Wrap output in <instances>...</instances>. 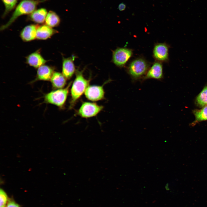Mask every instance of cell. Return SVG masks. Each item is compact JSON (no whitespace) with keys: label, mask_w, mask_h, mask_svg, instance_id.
I'll use <instances>...</instances> for the list:
<instances>
[{"label":"cell","mask_w":207,"mask_h":207,"mask_svg":"<svg viewBox=\"0 0 207 207\" xmlns=\"http://www.w3.org/2000/svg\"><path fill=\"white\" fill-rule=\"evenodd\" d=\"M85 69L81 71L77 69L76 72V77L70 90V108L74 106L89 86L90 79H86L84 77L83 72Z\"/></svg>","instance_id":"7a4b0ae2"},{"label":"cell","mask_w":207,"mask_h":207,"mask_svg":"<svg viewBox=\"0 0 207 207\" xmlns=\"http://www.w3.org/2000/svg\"><path fill=\"white\" fill-rule=\"evenodd\" d=\"M133 50L126 47H118L112 51V61L117 66L122 68L126 66L132 57Z\"/></svg>","instance_id":"5b68a950"},{"label":"cell","mask_w":207,"mask_h":207,"mask_svg":"<svg viewBox=\"0 0 207 207\" xmlns=\"http://www.w3.org/2000/svg\"><path fill=\"white\" fill-rule=\"evenodd\" d=\"M71 83L70 82L64 88L53 91L46 94L44 97V102L62 108L66 101Z\"/></svg>","instance_id":"277c9868"},{"label":"cell","mask_w":207,"mask_h":207,"mask_svg":"<svg viewBox=\"0 0 207 207\" xmlns=\"http://www.w3.org/2000/svg\"><path fill=\"white\" fill-rule=\"evenodd\" d=\"M163 78L162 63L155 61L141 81L143 82L146 80L150 79L162 80Z\"/></svg>","instance_id":"ba28073f"},{"label":"cell","mask_w":207,"mask_h":207,"mask_svg":"<svg viewBox=\"0 0 207 207\" xmlns=\"http://www.w3.org/2000/svg\"><path fill=\"white\" fill-rule=\"evenodd\" d=\"M57 32V31L52 27L46 25H43L37 28L36 38L38 39L45 40Z\"/></svg>","instance_id":"5bb4252c"},{"label":"cell","mask_w":207,"mask_h":207,"mask_svg":"<svg viewBox=\"0 0 207 207\" xmlns=\"http://www.w3.org/2000/svg\"><path fill=\"white\" fill-rule=\"evenodd\" d=\"M76 57L74 55L67 58L63 57L62 74L66 79H70L76 72L74 62Z\"/></svg>","instance_id":"30bf717a"},{"label":"cell","mask_w":207,"mask_h":207,"mask_svg":"<svg viewBox=\"0 0 207 207\" xmlns=\"http://www.w3.org/2000/svg\"><path fill=\"white\" fill-rule=\"evenodd\" d=\"M126 7L125 4L123 3H120L118 5V9L120 11H122L125 10Z\"/></svg>","instance_id":"603a6c76"},{"label":"cell","mask_w":207,"mask_h":207,"mask_svg":"<svg viewBox=\"0 0 207 207\" xmlns=\"http://www.w3.org/2000/svg\"><path fill=\"white\" fill-rule=\"evenodd\" d=\"M26 61L29 65L35 68H39L47 61L37 52L33 53L28 56Z\"/></svg>","instance_id":"4fadbf2b"},{"label":"cell","mask_w":207,"mask_h":207,"mask_svg":"<svg viewBox=\"0 0 207 207\" xmlns=\"http://www.w3.org/2000/svg\"><path fill=\"white\" fill-rule=\"evenodd\" d=\"M38 26L31 24L25 26L21 31L20 35L21 39L25 41H29L36 38Z\"/></svg>","instance_id":"8fae6325"},{"label":"cell","mask_w":207,"mask_h":207,"mask_svg":"<svg viewBox=\"0 0 207 207\" xmlns=\"http://www.w3.org/2000/svg\"><path fill=\"white\" fill-rule=\"evenodd\" d=\"M103 108V106L95 103L85 102L81 104L77 113L82 118H90L96 116L102 110Z\"/></svg>","instance_id":"8992f818"},{"label":"cell","mask_w":207,"mask_h":207,"mask_svg":"<svg viewBox=\"0 0 207 207\" xmlns=\"http://www.w3.org/2000/svg\"><path fill=\"white\" fill-rule=\"evenodd\" d=\"M192 113L195 119L190 124L191 126H194L202 122L207 121V106L200 109H195L192 111Z\"/></svg>","instance_id":"2e32d148"},{"label":"cell","mask_w":207,"mask_h":207,"mask_svg":"<svg viewBox=\"0 0 207 207\" xmlns=\"http://www.w3.org/2000/svg\"><path fill=\"white\" fill-rule=\"evenodd\" d=\"M5 7V10L2 17H4L15 7L18 0H1Z\"/></svg>","instance_id":"ffe728a7"},{"label":"cell","mask_w":207,"mask_h":207,"mask_svg":"<svg viewBox=\"0 0 207 207\" xmlns=\"http://www.w3.org/2000/svg\"><path fill=\"white\" fill-rule=\"evenodd\" d=\"M54 72L53 69L51 67L43 65L38 68L36 77L34 81L39 80H49Z\"/></svg>","instance_id":"7c38bea8"},{"label":"cell","mask_w":207,"mask_h":207,"mask_svg":"<svg viewBox=\"0 0 207 207\" xmlns=\"http://www.w3.org/2000/svg\"><path fill=\"white\" fill-rule=\"evenodd\" d=\"M47 13L46 9L41 8L35 10L30 14L29 18L36 23L41 24L45 21Z\"/></svg>","instance_id":"e0dca14e"},{"label":"cell","mask_w":207,"mask_h":207,"mask_svg":"<svg viewBox=\"0 0 207 207\" xmlns=\"http://www.w3.org/2000/svg\"><path fill=\"white\" fill-rule=\"evenodd\" d=\"M45 21L46 25L53 27L59 25L60 20L59 16L55 12L50 11L47 14Z\"/></svg>","instance_id":"d6986e66"},{"label":"cell","mask_w":207,"mask_h":207,"mask_svg":"<svg viewBox=\"0 0 207 207\" xmlns=\"http://www.w3.org/2000/svg\"><path fill=\"white\" fill-rule=\"evenodd\" d=\"M0 207H5L9 198L6 193L1 188L0 190Z\"/></svg>","instance_id":"44dd1931"},{"label":"cell","mask_w":207,"mask_h":207,"mask_svg":"<svg viewBox=\"0 0 207 207\" xmlns=\"http://www.w3.org/2000/svg\"><path fill=\"white\" fill-rule=\"evenodd\" d=\"M84 94L87 99L93 101L103 99L105 95L103 85L89 86L86 89Z\"/></svg>","instance_id":"9c48e42d"},{"label":"cell","mask_w":207,"mask_h":207,"mask_svg":"<svg viewBox=\"0 0 207 207\" xmlns=\"http://www.w3.org/2000/svg\"><path fill=\"white\" fill-rule=\"evenodd\" d=\"M52 87L55 89L63 88L66 84V79L62 73L55 72L50 79Z\"/></svg>","instance_id":"9a60e30c"},{"label":"cell","mask_w":207,"mask_h":207,"mask_svg":"<svg viewBox=\"0 0 207 207\" xmlns=\"http://www.w3.org/2000/svg\"><path fill=\"white\" fill-rule=\"evenodd\" d=\"M194 103L196 106L200 108L207 106V83L196 97Z\"/></svg>","instance_id":"ac0fdd59"},{"label":"cell","mask_w":207,"mask_h":207,"mask_svg":"<svg viewBox=\"0 0 207 207\" xmlns=\"http://www.w3.org/2000/svg\"><path fill=\"white\" fill-rule=\"evenodd\" d=\"M169 45L165 42L155 44L153 50V57L155 61L161 63H168L169 61Z\"/></svg>","instance_id":"52a82bcc"},{"label":"cell","mask_w":207,"mask_h":207,"mask_svg":"<svg viewBox=\"0 0 207 207\" xmlns=\"http://www.w3.org/2000/svg\"><path fill=\"white\" fill-rule=\"evenodd\" d=\"M5 207H21L20 205L16 202L14 200L9 199V201Z\"/></svg>","instance_id":"7402d4cb"},{"label":"cell","mask_w":207,"mask_h":207,"mask_svg":"<svg viewBox=\"0 0 207 207\" xmlns=\"http://www.w3.org/2000/svg\"><path fill=\"white\" fill-rule=\"evenodd\" d=\"M44 0H22L17 6L9 21L0 28L1 30L8 27L19 17L30 14L36 9L37 5Z\"/></svg>","instance_id":"3957f363"},{"label":"cell","mask_w":207,"mask_h":207,"mask_svg":"<svg viewBox=\"0 0 207 207\" xmlns=\"http://www.w3.org/2000/svg\"><path fill=\"white\" fill-rule=\"evenodd\" d=\"M151 66V63L141 56L132 60L126 67L127 73L133 83L141 81Z\"/></svg>","instance_id":"6da1fadb"}]
</instances>
